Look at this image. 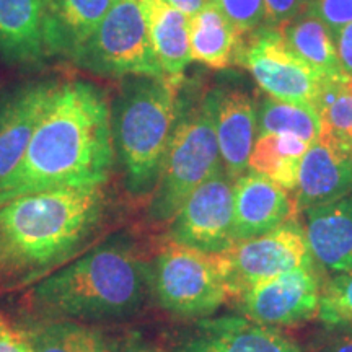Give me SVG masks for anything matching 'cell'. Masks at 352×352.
I'll return each instance as SVG.
<instances>
[{"label":"cell","mask_w":352,"mask_h":352,"mask_svg":"<svg viewBox=\"0 0 352 352\" xmlns=\"http://www.w3.org/2000/svg\"><path fill=\"white\" fill-rule=\"evenodd\" d=\"M333 38L341 60V67L344 70L346 77L352 80V21L338 30Z\"/></svg>","instance_id":"1f68e13d"},{"label":"cell","mask_w":352,"mask_h":352,"mask_svg":"<svg viewBox=\"0 0 352 352\" xmlns=\"http://www.w3.org/2000/svg\"><path fill=\"white\" fill-rule=\"evenodd\" d=\"M318 316L331 327L352 323V271L334 272L321 285Z\"/></svg>","instance_id":"4316f807"},{"label":"cell","mask_w":352,"mask_h":352,"mask_svg":"<svg viewBox=\"0 0 352 352\" xmlns=\"http://www.w3.org/2000/svg\"><path fill=\"white\" fill-rule=\"evenodd\" d=\"M33 352H109L103 336L69 320L34 324L25 333Z\"/></svg>","instance_id":"d4e9b609"},{"label":"cell","mask_w":352,"mask_h":352,"mask_svg":"<svg viewBox=\"0 0 352 352\" xmlns=\"http://www.w3.org/2000/svg\"><path fill=\"white\" fill-rule=\"evenodd\" d=\"M264 26L280 28L307 10L308 0H263Z\"/></svg>","instance_id":"f546056e"},{"label":"cell","mask_w":352,"mask_h":352,"mask_svg":"<svg viewBox=\"0 0 352 352\" xmlns=\"http://www.w3.org/2000/svg\"><path fill=\"white\" fill-rule=\"evenodd\" d=\"M170 243L208 256L227 252L235 243L233 230V182L219 171L189 195L170 220Z\"/></svg>","instance_id":"30bf717a"},{"label":"cell","mask_w":352,"mask_h":352,"mask_svg":"<svg viewBox=\"0 0 352 352\" xmlns=\"http://www.w3.org/2000/svg\"><path fill=\"white\" fill-rule=\"evenodd\" d=\"M147 13L148 34L165 78L182 82L191 63L189 16L165 0H142Z\"/></svg>","instance_id":"ffe728a7"},{"label":"cell","mask_w":352,"mask_h":352,"mask_svg":"<svg viewBox=\"0 0 352 352\" xmlns=\"http://www.w3.org/2000/svg\"><path fill=\"white\" fill-rule=\"evenodd\" d=\"M178 87L168 78L124 77L109 104L114 157L132 196H152L160 179L179 116Z\"/></svg>","instance_id":"277c9868"},{"label":"cell","mask_w":352,"mask_h":352,"mask_svg":"<svg viewBox=\"0 0 352 352\" xmlns=\"http://www.w3.org/2000/svg\"><path fill=\"white\" fill-rule=\"evenodd\" d=\"M103 208L101 188H52L0 204V289L33 284L80 253Z\"/></svg>","instance_id":"7a4b0ae2"},{"label":"cell","mask_w":352,"mask_h":352,"mask_svg":"<svg viewBox=\"0 0 352 352\" xmlns=\"http://www.w3.org/2000/svg\"><path fill=\"white\" fill-rule=\"evenodd\" d=\"M241 34L214 0H208L189 19L191 59L210 69H227L235 64Z\"/></svg>","instance_id":"44dd1931"},{"label":"cell","mask_w":352,"mask_h":352,"mask_svg":"<svg viewBox=\"0 0 352 352\" xmlns=\"http://www.w3.org/2000/svg\"><path fill=\"white\" fill-rule=\"evenodd\" d=\"M307 12L318 16L334 34L352 21V0H308Z\"/></svg>","instance_id":"f1b7e54d"},{"label":"cell","mask_w":352,"mask_h":352,"mask_svg":"<svg viewBox=\"0 0 352 352\" xmlns=\"http://www.w3.org/2000/svg\"><path fill=\"white\" fill-rule=\"evenodd\" d=\"M72 63L101 77L165 78L148 34L142 0H116Z\"/></svg>","instance_id":"8992f818"},{"label":"cell","mask_w":352,"mask_h":352,"mask_svg":"<svg viewBox=\"0 0 352 352\" xmlns=\"http://www.w3.org/2000/svg\"><path fill=\"white\" fill-rule=\"evenodd\" d=\"M315 108L321 118V132L352 151V80H323Z\"/></svg>","instance_id":"484cf974"},{"label":"cell","mask_w":352,"mask_h":352,"mask_svg":"<svg viewBox=\"0 0 352 352\" xmlns=\"http://www.w3.org/2000/svg\"><path fill=\"white\" fill-rule=\"evenodd\" d=\"M324 352H352V333L338 336Z\"/></svg>","instance_id":"836d02e7"},{"label":"cell","mask_w":352,"mask_h":352,"mask_svg":"<svg viewBox=\"0 0 352 352\" xmlns=\"http://www.w3.org/2000/svg\"><path fill=\"white\" fill-rule=\"evenodd\" d=\"M50 0H0V54L12 64H38L46 56L44 25Z\"/></svg>","instance_id":"d6986e66"},{"label":"cell","mask_w":352,"mask_h":352,"mask_svg":"<svg viewBox=\"0 0 352 352\" xmlns=\"http://www.w3.org/2000/svg\"><path fill=\"white\" fill-rule=\"evenodd\" d=\"M303 230L315 264L331 272L352 271V192L305 210Z\"/></svg>","instance_id":"2e32d148"},{"label":"cell","mask_w":352,"mask_h":352,"mask_svg":"<svg viewBox=\"0 0 352 352\" xmlns=\"http://www.w3.org/2000/svg\"><path fill=\"white\" fill-rule=\"evenodd\" d=\"M308 145L292 134H258L248 160V170L267 176L287 191H294Z\"/></svg>","instance_id":"603a6c76"},{"label":"cell","mask_w":352,"mask_h":352,"mask_svg":"<svg viewBox=\"0 0 352 352\" xmlns=\"http://www.w3.org/2000/svg\"><path fill=\"white\" fill-rule=\"evenodd\" d=\"M235 64L272 98L315 107L323 78L294 52L279 28L263 25L241 38Z\"/></svg>","instance_id":"9c48e42d"},{"label":"cell","mask_w":352,"mask_h":352,"mask_svg":"<svg viewBox=\"0 0 352 352\" xmlns=\"http://www.w3.org/2000/svg\"><path fill=\"white\" fill-rule=\"evenodd\" d=\"M321 284L315 266L272 277L240 297L246 318L263 327H292L318 315Z\"/></svg>","instance_id":"8fae6325"},{"label":"cell","mask_w":352,"mask_h":352,"mask_svg":"<svg viewBox=\"0 0 352 352\" xmlns=\"http://www.w3.org/2000/svg\"><path fill=\"white\" fill-rule=\"evenodd\" d=\"M258 134H292L314 144L321 134V118L315 107L283 101L266 95L259 100Z\"/></svg>","instance_id":"cb8c5ba5"},{"label":"cell","mask_w":352,"mask_h":352,"mask_svg":"<svg viewBox=\"0 0 352 352\" xmlns=\"http://www.w3.org/2000/svg\"><path fill=\"white\" fill-rule=\"evenodd\" d=\"M151 285L158 303L182 316L210 315L228 298L214 256L175 243L158 253Z\"/></svg>","instance_id":"ba28073f"},{"label":"cell","mask_w":352,"mask_h":352,"mask_svg":"<svg viewBox=\"0 0 352 352\" xmlns=\"http://www.w3.org/2000/svg\"><path fill=\"white\" fill-rule=\"evenodd\" d=\"M296 201L261 173L246 170L233 182V230L235 239L246 240L266 235L297 219Z\"/></svg>","instance_id":"4fadbf2b"},{"label":"cell","mask_w":352,"mask_h":352,"mask_svg":"<svg viewBox=\"0 0 352 352\" xmlns=\"http://www.w3.org/2000/svg\"><path fill=\"white\" fill-rule=\"evenodd\" d=\"M280 33L297 56H300L320 78L331 82H349L341 67L331 30L314 13L303 12L280 26Z\"/></svg>","instance_id":"7402d4cb"},{"label":"cell","mask_w":352,"mask_h":352,"mask_svg":"<svg viewBox=\"0 0 352 352\" xmlns=\"http://www.w3.org/2000/svg\"><path fill=\"white\" fill-rule=\"evenodd\" d=\"M0 352H33L26 334L13 328L2 315H0Z\"/></svg>","instance_id":"4dcf8cb0"},{"label":"cell","mask_w":352,"mask_h":352,"mask_svg":"<svg viewBox=\"0 0 352 352\" xmlns=\"http://www.w3.org/2000/svg\"><path fill=\"white\" fill-rule=\"evenodd\" d=\"M148 287L151 267L114 239L39 280L30 302L51 320H121L140 310Z\"/></svg>","instance_id":"3957f363"},{"label":"cell","mask_w":352,"mask_h":352,"mask_svg":"<svg viewBox=\"0 0 352 352\" xmlns=\"http://www.w3.org/2000/svg\"><path fill=\"white\" fill-rule=\"evenodd\" d=\"M116 0H50L44 25L46 56L72 60L94 36Z\"/></svg>","instance_id":"e0dca14e"},{"label":"cell","mask_w":352,"mask_h":352,"mask_svg":"<svg viewBox=\"0 0 352 352\" xmlns=\"http://www.w3.org/2000/svg\"><path fill=\"white\" fill-rule=\"evenodd\" d=\"M166 3H170L171 7H175L176 10L183 12L184 15H188L191 19L192 15H196L202 7L208 3V0H165Z\"/></svg>","instance_id":"d6a6232c"},{"label":"cell","mask_w":352,"mask_h":352,"mask_svg":"<svg viewBox=\"0 0 352 352\" xmlns=\"http://www.w3.org/2000/svg\"><path fill=\"white\" fill-rule=\"evenodd\" d=\"M294 201L300 210L331 204L352 192V151L321 132L308 145L298 170Z\"/></svg>","instance_id":"7c38bea8"},{"label":"cell","mask_w":352,"mask_h":352,"mask_svg":"<svg viewBox=\"0 0 352 352\" xmlns=\"http://www.w3.org/2000/svg\"><path fill=\"white\" fill-rule=\"evenodd\" d=\"M113 165L103 88L87 80L54 82L23 158L0 183V204L52 188H101Z\"/></svg>","instance_id":"6da1fadb"},{"label":"cell","mask_w":352,"mask_h":352,"mask_svg":"<svg viewBox=\"0 0 352 352\" xmlns=\"http://www.w3.org/2000/svg\"><path fill=\"white\" fill-rule=\"evenodd\" d=\"M222 170L212 100L208 94L196 108L184 113L179 108L160 179L148 204L151 219L170 222L189 195Z\"/></svg>","instance_id":"5b68a950"},{"label":"cell","mask_w":352,"mask_h":352,"mask_svg":"<svg viewBox=\"0 0 352 352\" xmlns=\"http://www.w3.org/2000/svg\"><path fill=\"white\" fill-rule=\"evenodd\" d=\"M54 82L26 83L8 95L0 108V183L23 158Z\"/></svg>","instance_id":"9a60e30c"},{"label":"cell","mask_w":352,"mask_h":352,"mask_svg":"<svg viewBox=\"0 0 352 352\" xmlns=\"http://www.w3.org/2000/svg\"><path fill=\"white\" fill-rule=\"evenodd\" d=\"M241 36L253 33L264 25L263 0H214Z\"/></svg>","instance_id":"83f0119b"},{"label":"cell","mask_w":352,"mask_h":352,"mask_svg":"<svg viewBox=\"0 0 352 352\" xmlns=\"http://www.w3.org/2000/svg\"><path fill=\"white\" fill-rule=\"evenodd\" d=\"M209 95L220 160L228 178L235 182L248 170L258 135L256 107L250 95L239 88H214Z\"/></svg>","instance_id":"5bb4252c"},{"label":"cell","mask_w":352,"mask_h":352,"mask_svg":"<svg viewBox=\"0 0 352 352\" xmlns=\"http://www.w3.org/2000/svg\"><path fill=\"white\" fill-rule=\"evenodd\" d=\"M226 283L228 297L284 272L315 266L305 230L298 219L290 220L266 235L235 241L227 252L214 256Z\"/></svg>","instance_id":"52a82bcc"},{"label":"cell","mask_w":352,"mask_h":352,"mask_svg":"<svg viewBox=\"0 0 352 352\" xmlns=\"http://www.w3.org/2000/svg\"><path fill=\"white\" fill-rule=\"evenodd\" d=\"M201 327L186 352H302L285 334L248 318L227 316Z\"/></svg>","instance_id":"ac0fdd59"}]
</instances>
